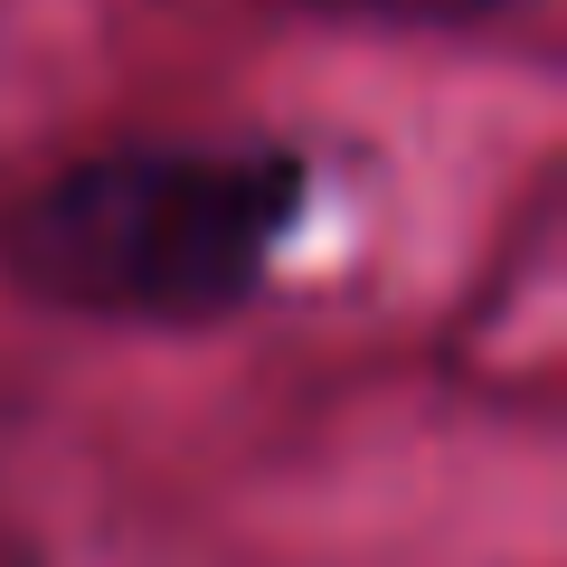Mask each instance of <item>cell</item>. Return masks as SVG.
I'll use <instances>...</instances> for the list:
<instances>
[{"instance_id":"cell-1","label":"cell","mask_w":567,"mask_h":567,"mask_svg":"<svg viewBox=\"0 0 567 567\" xmlns=\"http://www.w3.org/2000/svg\"><path fill=\"white\" fill-rule=\"evenodd\" d=\"M303 218V162L265 142H133L10 208L0 256L85 322H218L275 275Z\"/></svg>"},{"instance_id":"cell-2","label":"cell","mask_w":567,"mask_h":567,"mask_svg":"<svg viewBox=\"0 0 567 567\" xmlns=\"http://www.w3.org/2000/svg\"><path fill=\"white\" fill-rule=\"evenodd\" d=\"M341 10H492V0H341Z\"/></svg>"}]
</instances>
